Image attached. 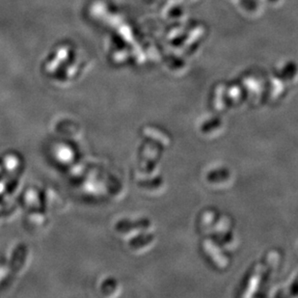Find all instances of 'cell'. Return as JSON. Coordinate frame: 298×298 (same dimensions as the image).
I'll use <instances>...</instances> for the list:
<instances>
[{
	"mask_svg": "<svg viewBox=\"0 0 298 298\" xmlns=\"http://www.w3.org/2000/svg\"><path fill=\"white\" fill-rule=\"evenodd\" d=\"M144 132H145L148 136L153 138L154 140L161 142L162 145H170L169 138L166 136L165 134H163L162 132H160L158 130H155V129H151V128H147V129H144Z\"/></svg>",
	"mask_w": 298,
	"mask_h": 298,
	"instance_id": "3957f363",
	"label": "cell"
},
{
	"mask_svg": "<svg viewBox=\"0 0 298 298\" xmlns=\"http://www.w3.org/2000/svg\"><path fill=\"white\" fill-rule=\"evenodd\" d=\"M204 248L207 251V253L210 255L212 261L215 263V265L219 268H225L228 265V262H227L225 257L220 253L217 247L212 244V242H210V241H206L204 242Z\"/></svg>",
	"mask_w": 298,
	"mask_h": 298,
	"instance_id": "6da1fadb",
	"label": "cell"
},
{
	"mask_svg": "<svg viewBox=\"0 0 298 298\" xmlns=\"http://www.w3.org/2000/svg\"><path fill=\"white\" fill-rule=\"evenodd\" d=\"M220 125V122L217 121H212L211 123H208V124H206L205 126H204V128H203V130L204 131H210V128H212L213 126H215V127H218Z\"/></svg>",
	"mask_w": 298,
	"mask_h": 298,
	"instance_id": "5b68a950",
	"label": "cell"
},
{
	"mask_svg": "<svg viewBox=\"0 0 298 298\" xmlns=\"http://www.w3.org/2000/svg\"><path fill=\"white\" fill-rule=\"evenodd\" d=\"M264 272V266H260L255 269L254 273L252 274L251 278H250L249 282H248V286H247V292L245 293V296H251L252 292H254V290L257 289L259 286L260 280L262 278V274Z\"/></svg>",
	"mask_w": 298,
	"mask_h": 298,
	"instance_id": "7a4b0ae2",
	"label": "cell"
},
{
	"mask_svg": "<svg viewBox=\"0 0 298 298\" xmlns=\"http://www.w3.org/2000/svg\"><path fill=\"white\" fill-rule=\"evenodd\" d=\"M229 177L228 172L226 170H219L210 173L209 176V180L210 182H217V181H224L227 177Z\"/></svg>",
	"mask_w": 298,
	"mask_h": 298,
	"instance_id": "277c9868",
	"label": "cell"
},
{
	"mask_svg": "<svg viewBox=\"0 0 298 298\" xmlns=\"http://www.w3.org/2000/svg\"><path fill=\"white\" fill-rule=\"evenodd\" d=\"M291 293L293 295H297L298 294V278L296 279V281L294 282V284L292 285V287H291Z\"/></svg>",
	"mask_w": 298,
	"mask_h": 298,
	"instance_id": "8992f818",
	"label": "cell"
}]
</instances>
